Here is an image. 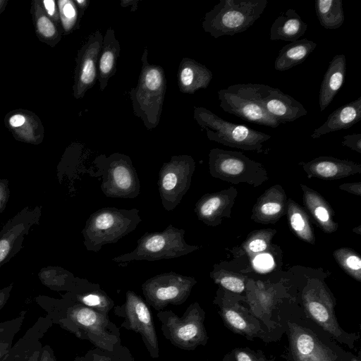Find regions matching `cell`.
I'll list each match as a JSON object with an SVG mask.
<instances>
[{
  "mask_svg": "<svg viewBox=\"0 0 361 361\" xmlns=\"http://www.w3.org/2000/svg\"><path fill=\"white\" fill-rule=\"evenodd\" d=\"M245 296L229 293L221 288L216 291L214 304L225 326L247 340L259 338L269 343L276 342L266 326L244 303Z\"/></svg>",
  "mask_w": 361,
  "mask_h": 361,
  "instance_id": "8fae6325",
  "label": "cell"
},
{
  "mask_svg": "<svg viewBox=\"0 0 361 361\" xmlns=\"http://www.w3.org/2000/svg\"><path fill=\"white\" fill-rule=\"evenodd\" d=\"M61 298L71 299L108 316L109 312L115 306L114 300L100 288L99 284L90 281L79 292L66 293L61 295Z\"/></svg>",
  "mask_w": 361,
  "mask_h": 361,
  "instance_id": "4dcf8cb0",
  "label": "cell"
},
{
  "mask_svg": "<svg viewBox=\"0 0 361 361\" xmlns=\"http://www.w3.org/2000/svg\"><path fill=\"white\" fill-rule=\"evenodd\" d=\"M346 59L344 54L335 55L329 62L319 90V103L323 111L333 101L345 82Z\"/></svg>",
  "mask_w": 361,
  "mask_h": 361,
  "instance_id": "4316f807",
  "label": "cell"
},
{
  "mask_svg": "<svg viewBox=\"0 0 361 361\" xmlns=\"http://www.w3.org/2000/svg\"><path fill=\"white\" fill-rule=\"evenodd\" d=\"M193 117L209 140L227 147L260 152L263 142L271 138L264 133L225 121L202 106L194 107Z\"/></svg>",
  "mask_w": 361,
  "mask_h": 361,
  "instance_id": "ba28073f",
  "label": "cell"
},
{
  "mask_svg": "<svg viewBox=\"0 0 361 361\" xmlns=\"http://www.w3.org/2000/svg\"><path fill=\"white\" fill-rule=\"evenodd\" d=\"M334 257L340 266L355 280L361 279V259L353 250L342 248L334 252Z\"/></svg>",
  "mask_w": 361,
  "mask_h": 361,
  "instance_id": "8d00e7d4",
  "label": "cell"
},
{
  "mask_svg": "<svg viewBox=\"0 0 361 361\" xmlns=\"http://www.w3.org/2000/svg\"><path fill=\"white\" fill-rule=\"evenodd\" d=\"M114 310L115 314L123 319L121 326L139 334L150 357L158 358L159 348L157 332L146 302L134 291L128 290L125 302L115 305Z\"/></svg>",
  "mask_w": 361,
  "mask_h": 361,
  "instance_id": "2e32d148",
  "label": "cell"
},
{
  "mask_svg": "<svg viewBox=\"0 0 361 361\" xmlns=\"http://www.w3.org/2000/svg\"><path fill=\"white\" fill-rule=\"evenodd\" d=\"M103 41L102 32L92 33L79 51L77 59L75 97H83L97 80V63Z\"/></svg>",
  "mask_w": 361,
  "mask_h": 361,
  "instance_id": "d6986e66",
  "label": "cell"
},
{
  "mask_svg": "<svg viewBox=\"0 0 361 361\" xmlns=\"http://www.w3.org/2000/svg\"><path fill=\"white\" fill-rule=\"evenodd\" d=\"M36 303L50 317L53 324L90 341L95 348L115 357L131 361L133 357L122 345L120 328L99 313L71 299L47 295L35 298Z\"/></svg>",
  "mask_w": 361,
  "mask_h": 361,
  "instance_id": "6da1fadb",
  "label": "cell"
},
{
  "mask_svg": "<svg viewBox=\"0 0 361 361\" xmlns=\"http://www.w3.org/2000/svg\"><path fill=\"white\" fill-rule=\"evenodd\" d=\"M13 288V283L0 288V312L6 304Z\"/></svg>",
  "mask_w": 361,
  "mask_h": 361,
  "instance_id": "bcb514c9",
  "label": "cell"
},
{
  "mask_svg": "<svg viewBox=\"0 0 361 361\" xmlns=\"http://www.w3.org/2000/svg\"><path fill=\"white\" fill-rule=\"evenodd\" d=\"M136 208H101L86 221L82 234L87 251L98 252L104 245L115 243L135 230L142 221Z\"/></svg>",
  "mask_w": 361,
  "mask_h": 361,
  "instance_id": "5b68a950",
  "label": "cell"
},
{
  "mask_svg": "<svg viewBox=\"0 0 361 361\" xmlns=\"http://www.w3.org/2000/svg\"><path fill=\"white\" fill-rule=\"evenodd\" d=\"M267 231H258L255 236H252L251 239L247 242V247L249 251L253 253L262 252L267 250L271 239L270 231L266 235Z\"/></svg>",
  "mask_w": 361,
  "mask_h": 361,
  "instance_id": "ab89813d",
  "label": "cell"
},
{
  "mask_svg": "<svg viewBox=\"0 0 361 361\" xmlns=\"http://www.w3.org/2000/svg\"><path fill=\"white\" fill-rule=\"evenodd\" d=\"M237 196V190L231 187L227 190L202 195L195 206L197 219L207 226L220 224L223 218L231 216V208Z\"/></svg>",
  "mask_w": 361,
  "mask_h": 361,
  "instance_id": "44dd1931",
  "label": "cell"
},
{
  "mask_svg": "<svg viewBox=\"0 0 361 361\" xmlns=\"http://www.w3.org/2000/svg\"><path fill=\"white\" fill-rule=\"evenodd\" d=\"M217 94L220 107L227 113L258 125L271 128H276L280 125L260 104L236 89L234 85L219 90Z\"/></svg>",
  "mask_w": 361,
  "mask_h": 361,
  "instance_id": "ac0fdd59",
  "label": "cell"
},
{
  "mask_svg": "<svg viewBox=\"0 0 361 361\" xmlns=\"http://www.w3.org/2000/svg\"><path fill=\"white\" fill-rule=\"evenodd\" d=\"M307 29V23L294 9L289 8L274 21L270 29V39L292 42L302 36Z\"/></svg>",
  "mask_w": 361,
  "mask_h": 361,
  "instance_id": "f1b7e54d",
  "label": "cell"
},
{
  "mask_svg": "<svg viewBox=\"0 0 361 361\" xmlns=\"http://www.w3.org/2000/svg\"><path fill=\"white\" fill-rule=\"evenodd\" d=\"M341 190H346L349 192L360 195V183H353L350 184H343L340 185Z\"/></svg>",
  "mask_w": 361,
  "mask_h": 361,
  "instance_id": "c3c4849f",
  "label": "cell"
},
{
  "mask_svg": "<svg viewBox=\"0 0 361 361\" xmlns=\"http://www.w3.org/2000/svg\"><path fill=\"white\" fill-rule=\"evenodd\" d=\"M272 264L273 260L268 255L258 256L255 260V266L262 270L269 269L272 266Z\"/></svg>",
  "mask_w": 361,
  "mask_h": 361,
  "instance_id": "f6af8a7d",
  "label": "cell"
},
{
  "mask_svg": "<svg viewBox=\"0 0 361 361\" xmlns=\"http://www.w3.org/2000/svg\"><path fill=\"white\" fill-rule=\"evenodd\" d=\"M281 324L288 340L281 355L286 361H348L352 354L307 317L293 298L281 311Z\"/></svg>",
  "mask_w": 361,
  "mask_h": 361,
  "instance_id": "7a4b0ae2",
  "label": "cell"
},
{
  "mask_svg": "<svg viewBox=\"0 0 361 361\" xmlns=\"http://www.w3.org/2000/svg\"><path fill=\"white\" fill-rule=\"evenodd\" d=\"M120 52V43L116 37L114 30L110 27L103 36L97 63V80L100 91L105 90L109 79L115 75Z\"/></svg>",
  "mask_w": 361,
  "mask_h": 361,
  "instance_id": "d4e9b609",
  "label": "cell"
},
{
  "mask_svg": "<svg viewBox=\"0 0 361 361\" xmlns=\"http://www.w3.org/2000/svg\"><path fill=\"white\" fill-rule=\"evenodd\" d=\"M52 325V321L47 314L39 317L13 344L1 361H39L43 346L42 339Z\"/></svg>",
  "mask_w": 361,
  "mask_h": 361,
  "instance_id": "ffe728a7",
  "label": "cell"
},
{
  "mask_svg": "<svg viewBox=\"0 0 361 361\" xmlns=\"http://www.w3.org/2000/svg\"><path fill=\"white\" fill-rule=\"evenodd\" d=\"M84 357L88 361H127L97 348L90 350Z\"/></svg>",
  "mask_w": 361,
  "mask_h": 361,
  "instance_id": "60d3db41",
  "label": "cell"
},
{
  "mask_svg": "<svg viewBox=\"0 0 361 361\" xmlns=\"http://www.w3.org/2000/svg\"><path fill=\"white\" fill-rule=\"evenodd\" d=\"M37 28L39 32L47 37H53L56 32V30L54 23L44 16H42L38 18Z\"/></svg>",
  "mask_w": 361,
  "mask_h": 361,
  "instance_id": "b9f144b4",
  "label": "cell"
},
{
  "mask_svg": "<svg viewBox=\"0 0 361 361\" xmlns=\"http://www.w3.org/2000/svg\"><path fill=\"white\" fill-rule=\"evenodd\" d=\"M26 310H22L17 317L0 323V361L13 345L15 336L23 324Z\"/></svg>",
  "mask_w": 361,
  "mask_h": 361,
  "instance_id": "d590c367",
  "label": "cell"
},
{
  "mask_svg": "<svg viewBox=\"0 0 361 361\" xmlns=\"http://www.w3.org/2000/svg\"><path fill=\"white\" fill-rule=\"evenodd\" d=\"M316 47L315 42L307 39H298L285 45L279 52L274 68L283 71L303 63Z\"/></svg>",
  "mask_w": 361,
  "mask_h": 361,
  "instance_id": "1f68e13d",
  "label": "cell"
},
{
  "mask_svg": "<svg viewBox=\"0 0 361 361\" xmlns=\"http://www.w3.org/2000/svg\"><path fill=\"white\" fill-rule=\"evenodd\" d=\"M60 15L63 26L66 32L73 29L79 18L78 11L75 1L62 0L59 1Z\"/></svg>",
  "mask_w": 361,
  "mask_h": 361,
  "instance_id": "74e56055",
  "label": "cell"
},
{
  "mask_svg": "<svg viewBox=\"0 0 361 361\" xmlns=\"http://www.w3.org/2000/svg\"><path fill=\"white\" fill-rule=\"evenodd\" d=\"M213 77L212 72L198 61L184 57L180 61L177 72L179 91L184 94H194L200 89H206Z\"/></svg>",
  "mask_w": 361,
  "mask_h": 361,
  "instance_id": "cb8c5ba5",
  "label": "cell"
},
{
  "mask_svg": "<svg viewBox=\"0 0 361 361\" xmlns=\"http://www.w3.org/2000/svg\"><path fill=\"white\" fill-rule=\"evenodd\" d=\"M287 203L288 220L293 232L302 240L314 245L315 237L308 215L292 200Z\"/></svg>",
  "mask_w": 361,
  "mask_h": 361,
  "instance_id": "836d02e7",
  "label": "cell"
},
{
  "mask_svg": "<svg viewBox=\"0 0 361 361\" xmlns=\"http://www.w3.org/2000/svg\"><path fill=\"white\" fill-rule=\"evenodd\" d=\"M41 283L54 291L78 293L87 283V280L75 277L73 273L58 266L43 267L38 273Z\"/></svg>",
  "mask_w": 361,
  "mask_h": 361,
  "instance_id": "83f0119b",
  "label": "cell"
},
{
  "mask_svg": "<svg viewBox=\"0 0 361 361\" xmlns=\"http://www.w3.org/2000/svg\"><path fill=\"white\" fill-rule=\"evenodd\" d=\"M9 196L8 180L6 178L0 179V214L5 209Z\"/></svg>",
  "mask_w": 361,
  "mask_h": 361,
  "instance_id": "ee69618b",
  "label": "cell"
},
{
  "mask_svg": "<svg viewBox=\"0 0 361 361\" xmlns=\"http://www.w3.org/2000/svg\"><path fill=\"white\" fill-rule=\"evenodd\" d=\"M233 361H276L272 358H268L261 350H252L251 348H235L229 352Z\"/></svg>",
  "mask_w": 361,
  "mask_h": 361,
  "instance_id": "f35d334b",
  "label": "cell"
},
{
  "mask_svg": "<svg viewBox=\"0 0 361 361\" xmlns=\"http://www.w3.org/2000/svg\"><path fill=\"white\" fill-rule=\"evenodd\" d=\"M93 164L97 175L101 176V190L105 196L133 199L140 191L139 177L129 156L114 152L109 156L100 154Z\"/></svg>",
  "mask_w": 361,
  "mask_h": 361,
  "instance_id": "30bf717a",
  "label": "cell"
},
{
  "mask_svg": "<svg viewBox=\"0 0 361 361\" xmlns=\"http://www.w3.org/2000/svg\"><path fill=\"white\" fill-rule=\"evenodd\" d=\"M348 361H361L360 355H355L353 353L350 356Z\"/></svg>",
  "mask_w": 361,
  "mask_h": 361,
  "instance_id": "db71d44e",
  "label": "cell"
},
{
  "mask_svg": "<svg viewBox=\"0 0 361 361\" xmlns=\"http://www.w3.org/2000/svg\"><path fill=\"white\" fill-rule=\"evenodd\" d=\"M361 120V97L334 110L326 121L316 128L312 138H318L326 133L350 128Z\"/></svg>",
  "mask_w": 361,
  "mask_h": 361,
  "instance_id": "484cf974",
  "label": "cell"
},
{
  "mask_svg": "<svg viewBox=\"0 0 361 361\" xmlns=\"http://www.w3.org/2000/svg\"><path fill=\"white\" fill-rule=\"evenodd\" d=\"M210 276L222 289L235 295L245 296L246 283L243 276L229 272L219 266H214Z\"/></svg>",
  "mask_w": 361,
  "mask_h": 361,
  "instance_id": "e575fe53",
  "label": "cell"
},
{
  "mask_svg": "<svg viewBox=\"0 0 361 361\" xmlns=\"http://www.w3.org/2000/svg\"><path fill=\"white\" fill-rule=\"evenodd\" d=\"M221 361H233L229 353H226Z\"/></svg>",
  "mask_w": 361,
  "mask_h": 361,
  "instance_id": "11a10c76",
  "label": "cell"
},
{
  "mask_svg": "<svg viewBox=\"0 0 361 361\" xmlns=\"http://www.w3.org/2000/svg\"><path fill=\"white\" fill-rule=\"evenodd\" d=\"M42 207H25L11 218L0 231V268L22 249L32 226L39 224Z\"/></svg>",
  "mask_w": 361,
  "mask_h": 361,
  "instance_id": "e0dca14e",
  "label": "cell"
},
{
  "mask_svg": "<svg viewBox=\"0 0 361 361\" xmlns=\"http://www.w3.org/2000/svg\"><path fill=\"white\" fill-rule=\"evenodd\" d=\"M197 281L195 278L170 271L159 274L142 284L145 302L157 311L169 304L184 303L190 295Z\"/></svg>",
  "mask_w": 361,
  "mask_h": 361,
  "instance_id": "5bb4252c",
  "label": "cell"
},
{
  "mask_svg": "<svg viewBox=\"0 0 361 361\" xmlns=\"http://www.w3.org/2000/svg\"><path fill=\"white\" fill-rule=\"evenodd\" d=\"M147 56L148 51L145 48L138 82L129 91V97L133 114L141 118L147 130H152L160 121L166 92V78L164 68L149 63Z\"/></svg>",
  "mask_w": 361,
  "mask_h": 361,
  "instance_id": "277c9868",
  "label": "cell"
},
{
  "mask_svg": "<svg viewBox=\"0 0 361 361\" xmlns=\"http://www.w3.org/2000/svg\"><path fill=\"white\" fill-rule=\"evenodd\" d=\"M314 8L319 23L324 28L335 30L344 23L342 0H317Z\"/></svg>",
  "mask_w": 361,
  "mask_h": 361,
  "instance_id": "d6a6232c",
  "label": "cell"
},
{
  "mask_svg": "<svg viewBox=\"0 0 361 361\" xmlns=\"http://www.w3.org/2000/svg\"><path fill=\"white\" fill-rule=\"evenodd\" d=\"M235 87L259 104L279 124L292 122L307 113L304 106L278 88L264 84H235Z\"/></svg>",
  "mask_w": 361,
  "mask_h": 361,
  "instance_id": "9a60e30c",
  "label": "cell"
},
{
  "mask_svg": "<svg viewBox=\"0 0 361 361\" xmlns=\"http://www.w3.org/2000/svg\"><path fill=\"white\" fill-rule=\"evenodd\" d=\"M44 5L48 14L50 16H53L56 11L55 1L52 0H45L44 1Z\"/></svg>",
  "mask_w": 361,
  "mask_h": 361,
  "instance_id": "f5cc1de1",
  "label": "cell"
},
{
  "mask_svg": "<svg viewBox=\"0 0 361 361\" xmlns=\"http://www.w3.org/2000/svg\"><path fill=\"white\" fill-rule=\"evenodd\" d=\"M195 161L190 155H173L164 162L159 172L158 190L163 207L173 210L190 188Z\"/></svg>",
  "mask_w": 361,
  "mask_h": 361,
  "instance_id": "4fadbf2b",
  "label": "cell"
},
{
  "mask_svg": "<svg viewBox=\"0 0 361 361\" xmlns=\"http://www.w3.org/2000/svg\"><path fill=\"white\" fill-rule=\"evenodd\" d=\"M309 178L336 180L361 172V165L331 157H319L302 164Z\"/></svg>",
  "mask_w": 361,
  "mask_h": 361,
  "instance_id": "7402d4cb",
  "label": "cell"
},
{
  "mask_svg": "<svg viewBox=\"0 0 361 361\" xmlns=\"http://www.w3.org/2000/svg\"><path fill=\"white\" fill-rule=\"evenodd\" d=\"M25 122V118L21 114H15L9 119V123L12 127L17 128L23 126Z\"/></svg>",
  "mask_w": 361,
  "mask_h": 361,
  "instance_id": "681fc988",
  "label": "cell"
},
{
  "mask_svg": "<svg viewBox=\"0 0 361 361\" xmlns=\"http://www.w3.org/2000/svg\"><path fill=\"white\" fill-rule=\"evenodd\" d=\"M185 231L169 224L162 231L145 233L137 240L136 247L130 252L114 257L117 263L135 260L149 262L180 257L201 248L189 245L185 239Z\"/></svg>",
  "mask_w": 361,
  "mask_h": 361,
  "instance_id": "52a82bcc",
  "label": "cell"
},
{
  "mask_svg": "<svg viewBox=\"0 0 361 361\" xmlns=\"http://www.w3.org/2000/svg\"><path fill=\"white\" fill-rule=\"evenodd\" d=\"M267 5V0H221L206 13L202 28L215 39L243 32L260 18Z\"/></svg>",
  "mask_w": 361,
  "mask_h": 361,
  "instance_id": "8992f818",
  "label": "cell"
},
{
  "mask_svg": "<svg viewBox=\"0 0 361 361\" xmlns=\"http://www.w3.org/2000/svg\"><path fill=\"white\" fill-rule=\"evenodd\" d=\"M73 361H88L87 360H86L84 356L81 357V356H77Z\"/></svg>",
  "mask_w": 361,
  "mask_h": 361,
  "instance_id": "9f6ffc18",
  "label": "cell"
},
{
  "mask_svg": "<svg viewBox=\"0 0 361 361\" xmlns=\"http://www.w3.org/2000/svg\"><path fill=\"white\" fill-rule=\"evenodd\" d=\"M90 0H77L75 1L78 7L79 18H80L90 4Z\"/></svg>",
  "mask_w": 361,
  "mask_h": 361,
  "instance_id": "f907efd6",
  "label": "cell"
},
{
  "mask_svg": "<svg viewBox=\"0 0 361 361\" xmlns=\"http://www.w3.org/2000/svg\"><path fill=\"white\" fill-rule=\"evenodd\" d=\"M290 295L306 316L338 343L345 345L352 350L355 348L360 335L341 328L335 314L336 300L323 283L310 281L300 293H290Z\"/></svg>",
  "mask_w": 361,
  "mask_h": 361,
  "instance_id": "3957f363",
  "label": "cell"
},
{
  "mask_svg": "<svg viewBox=\"0 0 361 361\" xmlns=\"http://www.w3.org/2000/svg\"><path fill=\"white\" fill-rule=\"evenodd\" d=\"M209 170L213 177L234 184L245 183L258 186L268 179L260 163L240 152L219 148L212 149L209 153Z\"/></svg>",
  "mask_w": 361,
  "mask_h": 361,
  "instance_id": "7c38bea8",
  "label": "cell"
},
{
  "mask_svg": "<svg viewBox=\"0 0 361 361\" xmlns=\"http://www.w3.org/2000/svg\"><path fill=\"white\" fill-rule=\"evenodd\" d=\"M304 204L316 223L324 232L335 231L338 224L333 220L334 211L328 202L317 192L302 185Z\"/></svg>",
  "mask_w": 361,
  "mask_h": 361,
  "instance_id": "f546056e",
  "label": "cell"
},
{
  "mask_svg": "<svg viewBox=\"0 0 361 361\" xmlns=\"http://www.w3.org/2000/svg\"><path fill=\"white\" fill-rule=\"evenodd\" d=\"M138 2L137 0H123L120 2V5L123 8L130 6L131 11H135L138 7Z\"/></svg>",
  "mask_w": 361,
  "mask_h": 361,
  "instance_id": "816d5d0a",
  "label": "cell"
},
{
  "mask_svg": "<svg viewBox=\"0 0 361 361\" xmlns=\"http://www.w3.org/2000/svg\"><path fill=\"white\" fill-rule=\"evenodd\" d=\"M162 334L173 345L193 350L206 345L209 337L204 326L205 312L197 302L191 303L181 317L171 310L157 312Z\"/></svg>",
  "mask_w": 361,
  "mask_h": 361,
  "instance_id": "9c48e42d",
  "label": "cell"
},
{
  "mask_svg": "<svg viewBox=\"0 0 361 361\" xmlns=\"http://www.w3.org/2000/svg\"><path fill=\"white\" fill-rule=\"evenodd\" d=\"M341 144L346 146L358 153H361V134L353 133L343 137Z\"/></svg>",
  "mask_w": 361,
  "mask_h": 361,
  "instance_id": "7bdbcfd3",
  "label": "cell"
},
{
  "mask_svg": "<svg viewBox=\"0 0 361 361\" xmlns=\"http://www.w3.org/2000/svg\"><path fill=\"white\" fill-rule=\"evenodd\" d=\"M287 202L283 189L276 185L257 199L251 219L263 224H274L285 214Z\"/></svg>",
  "mask_w": 361,
  "mask_h": 361,
  "instance_id": "603a6c76",
  "label": "cell"
},
{
  "mask_svg": "<svg viewBox=\"0 0 361 361\" xmlns=\"http://www.w3.org/2000/svg\"><path fill=\"white\" fill-rule=\"evenodd\" d=\"M39 361H57L54 350L49 345L42 346Z\"/></svg>",
  "mask_w": 361,
  "mask_h": 361,
  "instance_id": "7dc6e473",
  "label": "cell"
}]
</instances>
